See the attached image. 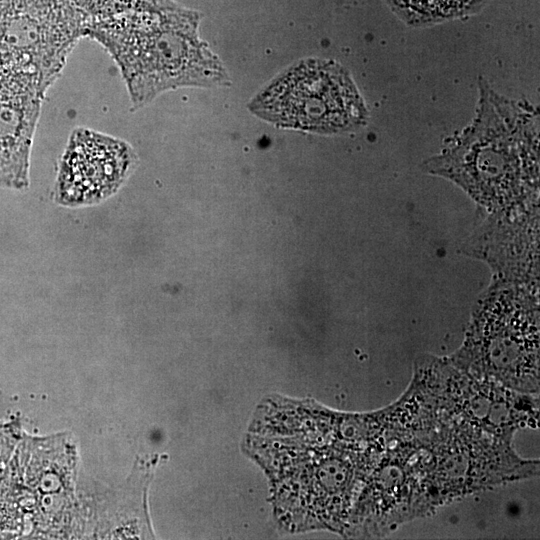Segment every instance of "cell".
<instances>
[{"label": "cell", "instance_id": "obj_2", "mask_svg": "<svg viewBox=\"0 0 540 540\" xmlns=\"http://www.w3.org/2000/svg\"><path fill=\"white\" fill-rule=\"evenodd\" d=\"M197 15L172 7L89 20L87 37L116 63L134 109L161 93L209 85L223 71L197 33Z\"/></svg>", "mask_w": 540, "mask_h": 540}, {"label": "cell", "instance_id": "obj_1", "mask_svg": "<svg viewBox=\"0 0 540 540\" xmlns=\"http://www.w3.org/2000/svg\"><path fill=\"white\" fill-rule=\"evenodd\" d=\"M477 114L453 142L423 163L486 212L539 202V115L479 81Z\"/></svg>", "mask_w": 540, "mask_h": 540}, {"label": "cell", "instance_id": "obj_7", "mask_svg": "<svg viewBox=\"0 0 540 540\" xmlns=\"http://www.w3.org/2000/svg\"><path fill=\"white\" fill-rule=\"evenodd\" d=\"M493 279L539 285V202L487 212L463 246Z\"/></svg>", "mask_w": 540, "mask_h": 540}, {"label": "cell", "instance_id": "obj_8", "mask_svg": "<svg viewBox=\"0 0 540 540\" xmlns=\"http://www.w3.org/2000/svg\"><path fill=\"white\" fill-rule=\"evenodd\" d=\"M46 93L28 78H0V187L29 186L31 149Z\"/></svg>", "mask_w": 540, "mask_h": 540}, {"label": "cell", "instance_id": "obj_6", "mask_svg": "<svg viewBox=\"0 0 540 540\" xmlns=\"http://www.w3.org/2000/svg\"><path fill=\"white\" fill-rule=\"evenodd\" d=\"M137 163L138 156L127 141L75 128L59 162L54 199L69 207L99 203L125 184Z\"/></svg>", "mask_w": 540, "mask_h": 540}, {"label": "cell", "instance_id": "obj_5", "mask_svg": "<svg viewBox=\"0 0 540 540\" xmlns=\"http://www.w3.org/2000/svg\"><path fill=\"white\" fill-rule=\"evenodd\" d=\"M279 126L322 134L356 130L368 110L348 71L333 61L309 60L277 79L252 103Z\"/></svg>", "mask_w": 540, "mask_h": 540}, {"label": "cell", "instance_id": "obj_4", "mask_svg": "<svg viewBox=\"0 0 540 540\" xmlns=\"http://www.w3.org/2000/svg\"><path fill=\"white\" fill-rule=\"evenodd\" d=\"M88 22L76 0H0V78H28L48 92Z\"/></svg>", "mask_w": 540, "mask_h": 540}, {"label": "cell", "instance_id": "obj_9", "mask_svg": "<svg viewBox=\"0 0 540 540\" xmlns=\"http://www.w3.org/2000/svg\"><path fill=\"white\" fill-rule=\"evenodd\" d=\"M410 26H428L478 12L488 0H386Z\"/></svg>", "mask_w": 540, "mask_h": 540}, {"label": "cell", "instance_id": "obj_3", "mask_svg": "<svg viewBox=\"0 0 540 540\" xmlns=\"http://www.w3.org/2000/svg\"><path fill=\"white\" fill-rule=\"evenodd\" d=\"M452 360L506 386L538 391L539 285L492 279Z\"/></svg>", "mask_w": 540, "mask_h": 540}, {"label": "cell", "instance_id": "obj_10", "mask_svg": "<svg viewBox=\"0 0 540 540\" xmlns=\"http://www.w3.org/2000/svg\"><path fill=\"white\" fill-rule=\"evenodd\" d=\"M76 2L89 20L130 12L165 9L176 4L172 0H76Z\"/></svg>", "mask_w": 540, "mask_h": 540}]
</instances>
